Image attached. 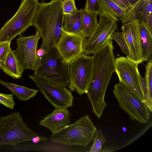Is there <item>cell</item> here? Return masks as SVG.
Masks as SVG:
<instances>
[{"label": "cell", "instance_id": "6da1fadb", "mask_svg": "<svg viewBox=\"0 0 152 152\" xmlns=\"http://www.w3.org/2000/svg\"><path fill=\"white\" fill-rule=\"evenodd\" d=\"M114 48L112 40L109 39L93 53L91 79L87 94L93 111L99 118L107 105L105 94L112 75L115 72Z\"/></svg>", "mask_w": 152, "mask_h": 152}, {"label": "cell", "instance_id": "7a4b0ae2", "mask_svg": "<svg viewBox=\"0 0 152 152\" xmlns=\"http://www.w3.org/2000/svg\"><path fill=\"white\" fill-rule=\"evenodd\" d=\"M63 0H51L39 3L32 21V26L39 32L42 39L40 47L46 52L55 46L63 31L64 15Z\"/></svg>", "mask_w": 152, "mask_h": 152}, {"label": "cell", "instance_id": "3957f363", "mask_svg": "<svg viewBox=\"0 0 152 152\" xmlns=\"http://www.w3.org/2000/svg\"><path fill=\"white\" fill-rule=\"evenodd\" d=\"M97 128L88 115L52 133L51 141L66 145L87 146L94 139Z\"/></svg>", "mask_w": 152, "mask_h": 152}, {"label": "cell", "instance_id": "277c9868", "mask_svg": "<svg viewBox=\"0 0 152 152\" xmlns=\"http://www.w3.org/2000/svg\"><path fill=\"white\" fill-rule=\"evenodd\" d=\"M34 75L48 81L66 87L69 86L68 64L62 59L55 46L39 58Z\"/></svg>", "mask_w": 152, "mask_h": 152}, {"label": "cell", "instance_id": "5b68a950", "mask_svg": "<svg viewBox=\"0 0 152 152\" xmlns=\"http://www.w3.org/2000/svg\"><path fill=\"white\" fill-rule=\"evenodd\" d=\"M39 3L38 0H21L15 14L0 29V43L11 42L32 26V21Z\"/></svg>", "mask_w": 152, "mask_h": 152}, {"label": "cell", "instance_id": "8992f818", "mask_svg": "<svg viewBox=\"0 0 152 152\" xmlns=\"http://www.w3.org/2000/svg\"><path fill=\"white\" fill-rule=\"evenodd\" d=\"M37 135L24 123L19 112L0 118V147L5 145L17 146L23 142L32 141Z\"/></svg>", "mask_w": 152, "mask_h": 152}, {"label": "cell", "instance_id": "52a82bcc", "mask_svg": "<svg viewBox=\"0 0 152 152\" xmlns=\"http://www.w3.org/2000/svg\"><path fill=\"white\" fill-rule=\"evenodd\" d=\"M113 93L121 108L124 110L132 120L143 124L149 121L151 115L147 105L123 82L114 85Z\"/></svg>", "mask_w": 152, "mask_h": 152}, {"label": "cell", "instance_id": "ba28073f", "mask_svg": "<svg viewBox=\"0 0 152 152\" xmlns=\"http://www.w3.org/2000/svg\"><path fill=\"white\" fill-rule=\"evenodd\" d=\"M92 56L83 53L68 64L69 87L81 95L86 93L91 79Z\"/></svg>", "mask_w": 152, "mask_h": 152}, {"label": "cell", "instance_id": "9c48e42d", "mask_svg": "<svg viewBox=\"0 0 152 152\" xmlns=\"http://www.w3.org/2000/svg\"><path fill=\"white\" fill-rule=\"evenodd\" d=\"M98 15L100 18L96 28L92 35L83 41V52L87 56L102 47L117 28V21L102 12Z\"/></svg>", "mask_w": 152, "mask_h": 152}, {"label": "cell", "instance_id": "30bf717a", "mask_svg": "<svg viewBox=\"0 0 152 152\" xmlns=\"http://www.w3.org/2000/svg\"><path fill=\"white\" fill-rule=\"evenodd\" d=\"M138 64L126 57H120L115 59V72L119 81L128 86L147 105L140 86Z\"/></svg>", "mask_w": 152, "mask_h": 152}, {"label": "cell", "instance_id": "8fae6325", "mask_svg": "<svg viewBox=\"0 0 152 152\" xmlns=\"http://www.w3.org/2000/svg\"><path fill=\"white\" fill-rule=\"evenodd\" d=\"M28 76L55 108H67L73 105V95L66 87L45 80L34 75Z\"/></svg>", "mask_w": 152, "mask_h": 152}, {"label": "cell", "instance_id": "7c38bea8", "mask_svg": "<svg viewBox=\"0 0 152 152\" xmlns=\"http://www.w3.org/2000/svg\"><path fill=\"white\" fill-rule=\"evenodd\" d=\"M17 40L18 47L14 52L21 65L23 70H34L37 62L36 54L37 44L41 38L39 32L32 35L24 37L19 35Z\"/></svg>", "mask_w": 152, "mask_h": 152}, {"label": "cell", "instance_id": "4fadbf2b", "mask_svg": "<svg viewBox=\"0 0 152 152\" xmlns=\"http://www.w3.org/2000/svg\"><path fill=\"white\" fill-rule=\"evenodd\" d=\"M85 38L63 30L55 47L63 60L69 64L83 53V44Z\"/></svg>", "mask_w": 152, "mask_h": 152}, {"label": "cell", "instance_id": "5bb4252c", "mask_svg": "<svg viewBox=\"0 0 152 152\" xmlns=\"http://www.w3.org/2000/svg\"><path fill=\"white\" fill-rule=\"evenodd\" d=\"M139 24V20H133L122 25L121 28L129 47L132 60L138 64L144 61Z\"/></svg>", "mask_w": 152, "mask_h": 152}, {"label": "cell", "instance_id": "9a60e30c", "mask_svg": "<svg viewBox=\"0 0 152 152\" xmlns=\"http://www.w3.org/2000/svg\"><path fill=\"white\" fill-rule=\"evenodd\" d=\"M70 113L66 108H55L39 124L48 129L52 134L70 124Z\"/></svg>", "mask_w": 152, "mask_h": 152}, {"label": "cell", "instance_id": "2e32d148", "mask_svg": "<svg viewBox=\"0 0 152 152\" xmlns=\"http://www.w3.org/2000/svg\"><path fill=\"white\" fill-rule=\"evenodd\" d=\"M139 28L143 60L149 61L152 59V33L143 22L139 21Z\"/></svg>", "mask_w": 152, "mask_h": 152}, {"label": "cell", "instance_id": "e0dca14e", "mask_svg": "<svg viewBox=\"0 0 152 152\" xmlns=\"http://www.w3.org/2000/svg\"><path fill=\"white\" fill-rule=\"evenodd\" d=\"M1 69L7 75L15 79H19L24 71L13 50L10 49L5 63Z\"/></svg>", "mask_w": 152, "mask_h": 152}, {"label": "cell", "instance_id": "ac0fdd59", "mask_svg": "<svg viewBox=\"0 0 152 152\" xmlns=\"http://www.w3.org/2000/svg\"><path fill=\"white\" fill-rule=\"evenodd\" d=\"M152 0H138L125 10L124 18L122 25L135 20L141 21L144 15L146 6Z\"/></svg>", "mask_w": 152, "mask_h": 152}, {"label": "cell", "instance_id": "d6986e66", "mask_svg": "<svg viewBox=\"0 0 152 152\" xmlns=\"http://www.w3.org/2000/svg\"><path fill=\"white\" fill-rule=\"evenodd\" d=\"M101 12L104 13L116 21H123L124 10L112 0H99Z\"/></svg>", "mask_w": 152, "mask_h": 152}, {"label": "cell", "instance_id": "ffe728a7", "mask_svg": "<svg viewBox=\"0 0 152 152\" xmlns=\"http://www.w3.org/2000/svg\"><path fill=\"white\" fill-rule=\"evenodd\" d=\"M84 11V9H81L77 10L73 14L65 15L63 30L69 33L80 34V31Z\"/></svg>", "mask_w": 152, "mask_h": 152}, {"label": "cell", "instance_id": "44dd1931", "mask_svg": "<svg viewBox=\"0 0 152 152\" xmlns=\"http://www.w3.org/2000/svg\"><path fill=\"white\" fill-rule=\"evenodd\" d=\"M97 15L96 13L85 11L84 10L80 31V35L85 38H88L92 35L98 24Z\"/></svg>", "mask_w": 152, "mask_h": 152}, {"label": "cell", "instance_id": "7402d4cb", "mask_svg": "<svg viewBox=\"0 0 152 152\" xmlns=\"http://www.w3.org/2000/svg\"><path fill=\"white\" fill-rule=\"evenodd\" d=\"M0 83L9 89L19 99L26 101L34 97L39 92L37 90L30 89L0 79Z\"/></svg>", "mask_w": 152, "mask_h": 152}, {"label": "cell", "instance_id": "603a6c76", "mask_svg": "<svg viewBox=\"0 0 152 152\" xmlns=\"http://www.w3.org/2000/svg\"><path fill=\"white\" fill-rule=\"evenodd\" d=\"M110 39L115 40L121 48L122 51L126 55V57L132 60L131 55L123 32H114Z\"/></svg>", "mask_w": 152, "mask_h": 152}, {"label": "cell", "instance_id": "cb8c5ba5", "mask_svg": "<svg viewBox=\"0 0 152 152\" xmlns=\"http://www.w3.org/2000/svg\"><path fill=\"white\" fill-rule=\"evenodd\" d=\"M95 135L93 144L89 151L90 152L99 151L105 142L104 136L101 130H97Z\"/></svg>", "mask_w": 152, "mask_h": 152}, {"label": "cell", "instance_id": "d4e9b609", "mask_svg": "<svg viewBox=\"0 0 152 152\" xmlns=\"http://www.w3.org/2000/svg\"><path fill=\"white\" fill-rule=\"evenodd\" d=\"M145 23L150 31L152 32V1H149L147 4L145 12L141 21Z\"/></svg>", "mask_w": 152, "mask_h": 152}, {"label": "cell", "instance_id": "484cf974", "mask_svg": "<svg viewBox=\"0 0 152 152\" xmlns=\"http://www.w3.org/2000/svg\"><path fill=\"white\" fill-rule=\"evenodd\" d=\"M62 7L63 12L64 15L73 14L77 10L75 0H63Z\"/></svg>", "mask_w": 152, "mask_h": 152}, {"label": "cell", "instance_id": "4316f807", "mask_svg": "<svg viewBox=\"0 0 152 152\" xmlns=\"http://www.w3.org/2000/svg\"><path fill=\"white\" fill-rule=\"evenodd\" d=\"M11 42L0 43V64L1 67L4 64L10 49Z\"/></svg>", "mask_w": 152, "mask_h": 152}, {"label": "cell", "instance_id": "83f0119b", "mask_svg": "<svg viewBox=\"0 0 152 152\" xmlns=\"http://www.w3.org/2000/svg\"><path fill=\"white\" fill-rule=\"evenodd\" d=\"M84 9L85 11L94 12L98 15L101 12L99 0H86Z\"/></svg>", "mask_w": 152, "mask_h": 152}, {"label": "cell", "instance_id": "f1b7e54d", "mask_svg": "<svg viewBox=\"0 0 152 152\" xmlns=\"http://www.w3.org/2000/svg\"><path fill=\"white\" fill-rule=\"evenodd\" d=\"M13 94H6L0 93V103L11 109H13L15 105Z\"/></svg>", "mask_w": 152, "mask_h": 152}, {"label": "cell", "instance_id": "f546056e", "mask_svg": "<svg viewBox=\"0 0 152 152\" xmlns=\"http://www.w3.org/2000/svg\"><path fill=\"white\" fill-rule=\"evenodd\" d=\"M145 77L150 91L152 94V59L148 61L146 66Z\"/></svg>", "mask_w": 152, "mask_h": 152}, {"label": "cell", "instance_id": "4dcf8cb0", "mask_svg": "<svg viewBox=\"0 0 152 152\" xmlns=\"http://www.w3.org/2000/svg\"><path fill=\"white\" fill-rule=\"evenodd\" d=\"M122 9L126 10L130 5L126 0H112Z\"/></svg>", "mask_w": 152, "mask_h": 152}, {"label": "cell", "instance_id": "1f68e13d", "mask_svg": "<svg viewBox=\"0 0 152 152\" xmlns=\"http://www.w3.org/2000/svg\"><path fill=\"white\" fill-rule=\"evenodd\" d=\"M47 140V138L38 135L34 137L32 141L33 143H36L39 142L40 141H45Z\"/></svg>", "mask_w": 152, "mask_h": 152}, {"label": "cell", "instance_id": "d6a6232c", "mask_svg": "<svg viewBox=\"0 0 152 152\" xmlns=\"http://www.w3.org/2000/svg\"><path fill=\"white\" fill-rule=\"evenodd\" d=\"M46 53V52L45 50L42 48L39 47L37 50L36 54L37 58V61L39 58L43 56Z\"/></svg>", "mask_w": 152, "mask_h": 152}, {"label": "cell", "instance_id": "836d02e7", "mask_svg": "<svg viewBox=\"0 0 152 152\" xmlns=\"http://www.w3.org/2000/svg\"><path fill=\"white\" fill-rule=\"evenodd\" d=\"M129 4L130 5H131L135 2H137L138 0H126Z\"/></svg>", "mask_w": 152, "mask_h": 152}, {"label": "cell", "instance_id": "e575fe53", "mask_svg": "<svg viewBox=\"0 0 152 152\" xmlns=\"http://www.w3.org/2000/svg\"><path fill=\"white\" fill-rule=\"evenodd\" d=\"M42 1L43 2H44V0H40Z\"/></svg>", "mask_w": 152, "mask_h": 152}, {"label": "cell", "instance_id": "d590c367", "mask_svg": "<svg viewBox=\"0 0 152 152\" xmlns=\"http://www.w3.org/2000/svg\"><path fill=\"white\" fill-rule=\"evenodd\" d=\"M0 69H1V66L0 64Z\"/></svg>", "mask_w": 152, "mask_h": 152}]
</instances>
